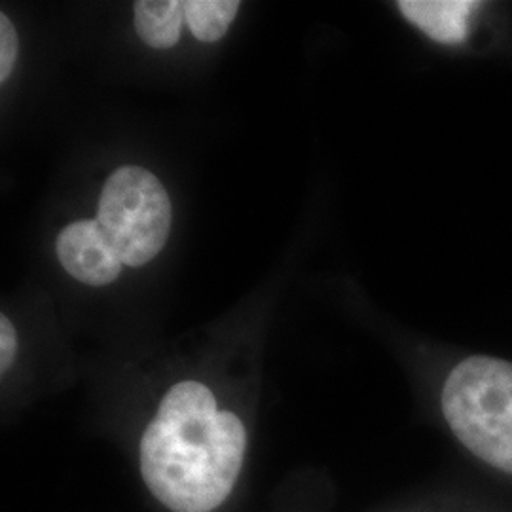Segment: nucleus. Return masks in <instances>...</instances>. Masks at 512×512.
<instances>
[{"mask_svg": "<svg viewBox=\"0 0 512 512\" xmlns=\"http://www.w3.org/2000/svg\"><path fill=\"white\" fill-rule=\"evenodd\" d=\"M16 351H18V334H16L12 321L6 315H2L0 317V370H2V374L14 363Z\"/></svg>", "mask_w": 512, "mask_h": 512, "instance_id": "9", "label": "nucleus"}, {"mask_svg": "<svg viewBox=\"0 0 512 512\" xmlns=\"http://www.w3.org/2000/svg\"><path fill=\"white\" fill-rule=\"evenodd\" d=\"M247 448L236 414L217 408L209 387L181 382L165 393L141 439V475L175 512H213L232 494Z\"/></svg>", "mask_w": 512, "mask_h": 512, "instance_id": "1", "label": "nucleus"}, {"mask_svg": "<svg viewBox=\"0 0 512 512\" xmlns=\"http://www.w3.org/2000/svg\"><path fill=\"white\" fill-rule=\"evenodd\" d=\"M171 219L164 184L143 167L124 165L103 186L97 222L124 266H143L158 255Z\"/></svg>", "mask_w": 512, "mask_h": 512, "instance_id": "3", "label": "nucleus"}, {"mask_svg": "<svg viewBox=\"0 0 512 512\" xmlns=\"http://www.w3.org/2000/svg\"><path fill=\"white\" fill-rule=\"evenodd\" d=\"M478 2L469 0H403L399 8L404 18L425 35L442 44H459L467 37L469 14Z\"/></svg>", "mask_w": 512, "mask_h": 512, "instance_id": "5", "label": "nucleus"}, {"mask_svg": "<svg viewBox=\"0 0 512 512\" xmlns=\"http://www.w3.org/2000/svg\"><path fill=\"white\" fill-rule=\"evenodd\" d=\"M18 33L6 14H0V82H6L18 59Z\"/></svg>", "mask_w": 512, "mask_h": 512, "instance_id": "8", "label": "nucleus"}, {"mask_svg": "<svg viewBox=\"0 0 512 512\" xmlns=\"http://www.w3.org/2000/svg\"><path fill=\"white\" fill-rule=\"evenodd\" d=\"M55 251L74 279L92 287L109 285L124 266L97 220H76L65 226L57 236Z\"/></svg>", "mask_w": 512, "mask_h": 512, "instance_id": "4", "label": "nucleus"}, {"mask_svg": "<svg viewBox=\"0 0 512 512\" xmlns=\"http://www.w3.org/2000/svg\"><path fill=\"white\" fill-rule=\"evenodd\" d=\"M442 412L476 458L512 475V363L469 357L448 376Z\"/></svg>", "mask_w": 512, "mask_h": 512, "instance_id": "2", "label": "nucleus"}, {"mask_svg": "<svg viewBox=\"0 0 512 512\" xmlns=\"http://www.w3.org/2000/svg\"><path fill=\"white\" fill-rule=\"evenodd\" d=\"M239 6L238 0H186L184 21L198 40L215 42L226 35Z\"/></svg>", "mask_w": 512, "mask_h": 512, "instance_id": "7", "label": "nucleus"}, {"mask_svg": "<svg viewBox=\"0 0 512 512\" xmlns=\"http://www.w3.org/2000/svg\"><path fill=\"white\" fill-rule=\"evenodd\" d=\"M135 29L150 48H173L184 21L183 2L179 0H139L133 4Z\"/></svg>", "mask_w": 512, "mask_h": 512, "instance_id": "6", "label": "nucleus"}]
</instances>
